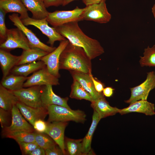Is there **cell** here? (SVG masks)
Returning <instances> with one entry per match:
<instances>
[{
	"label": "cell",
	"instance_id": "6da1fadb",
	"mask_svg": "<svg viewBox=\"0 0 155 155\" xmlns=\"http://www.w3.org/2000/svg\"><path fill=\"white\" fill-rule=\"evenodd\" d=\"M54 28L70 43L82 48L91 60L104 52V48L98 40L84 33L78 25V22H69Z\"/></svg>",
	"mask_w": 155,
	"mask_h": 155
},
{
	"label": "cell",
	"instance_id": "7a4b0ae2",
	"mask_svg": "<svg viewBox=\"0 0 155 155\" xmlns=\"http://www.w3.org/2000/svg\"><path fill=\"white\" fill-rule=\"evenodd\" d=\"M91 60L82 48L69 42L61 55L59 69L90 73Z\"/></svg>",
	"mask_w": 155,
	"mask_h": 155
},
{
	"label": "cell",
	"instance_id": "3957f363",
	"mask_svg": "<svg viewBox=\"0 0 155 155\" xmlns=\"http://www.w3.org/2000/svg\"><path fill=\"white\" fill-rule=\"evenodd\" d=\"M49 118L47 122H67L72 121L84 123L86 120V115L80 110H73L63 106L51 105L47 107Z\"/></svg>",
	"mask_w": 155,
	"mask_h": 155
},
{
	"label": "cell",
	"instance_id": "277c9868",
	"mask_svg": "<svg viewBox=\"0 0 155 155\" xmlns=\"http://www.w3.org/2000/svg\"><path fill=\"white\" fill-rule=\"evenodd\" d=\"M85 8L76 7L74 9L67 11H56L49 12L46 18L48 22L55 28L69 22L82 20V14Z\"/></svg>",
	"mask_w": 155,
	"mask_h": 155
},
{
	"label": "cell",
	"instance_id": "5b68a950",
	"mask_svg": "<svg viewBox=\"0 0 155 155\" xmlns=\"http://www.w3.org/2000/svg\"><path fill=\"white\" fill-rule=\"evenodd\" d=\"M82 20L106 24L110 21L111 15L108 11L105 2H102L86 6L82 14Z\"/></svg>",
	"mask_w": 155,
	"mask_h": 155
},
{
	"label": "cell",
	"instance_id": "8992f818",
	"mask_svg": "<svg viewBox=\"0 0 155 155\" xmlns=\"http://www.w3.org/2000/svg\"><path fill=\"white\" fill-rule=\"evenodd\" d=\"M42 86H33L12 91L19 101L25 105L35 108L41 107H44L41 99Z\"/></svg>",
	"mask_w": 155,
	"mask_h": 155
},
{
	"label": "cell",
	"instance_id": "52a82bcc",
	"mask_svg": "<svg viewBox=\"0 0 155 155\" xmlns=\"http://www.w3.org/2000/svg\"><path fill=\"white\" fill-rule=\"evenodd\" d=\"M21 20L25 26L32 25L38 29L48 38L47 43L49 44L51 46L53 47L55 41H61L66 39L60 34L54 28L49 26L46 18L36 19L28 17Z\"/></svg>",
	"mask_w": 155,
	"mask_h": 155
},
{
	"label": "cell",
	"instance_id": "ba28073f",
	"mask_svg": "<svg viewBox=\"0 0 155 155\" xmlns=\"http://www.w3.org/2000/svg\"><path fill=\"white\" fill-rule=\"evenodd\" d=\"M0 48L7 51L18 48L23 50L30 49L27 37L22 31L17 28L8 29L6 39L0 44Z\"/></svg>",
	"mask_w": 155,
	"mask_h": 155
},
{
	"label": "cell",
	"instance_id": "9c48e42d",
	"mask_svg": "<svg viewBox=\"0 0 155 155\" xmlns=\"http://www.w3.org/2000/svg\"><path fill=\"white\" fill-rule=\"evenodd\" d=\"M155 88V73L152 71L147 73L146 79L142 83L130 88V97L125 102L130 104L140 100H147L150 92Z\"/></svg>",
	"mask_w": 155,
	"mask_h": 155
},
{
	"label": "cell",
	"instance_id": "30bf717a",
	"mask_svg": "<svg viewBox=\"0 0 155 155\" xmlns=\"http://www.w3.org/2000/svg\"><path fill=\"white\" fill-rule=\"evenodd\" d=\"M9 18L13 25L21 30L26 36L30 48H38L49 53L56 49L55 47L48 46L41 42L31 30L23 24L18 13H14L9 15Z\"/></svg>",
	"mask_w": 155,
	"mask_h": 155
},
{
	"label": "cell",
	"instance_id": "8fae6325",
	"mask_svg": "<svg viewBox=\"0 0 155 155\" xmlns=\"http://www.w3.org/2000/svg\"><path fill=\"white\" fill-rule=\"evenodd\" d=\"M59 84V78L51 74L45 66L28 77L24 84L23 87L48 85L56 86Z\"/></svg>",
	"mask_w": 155,
	"mask_h": 155
},
{
	"label": "cell",
	"instance_id": "7c38bea8",
	"mask_svg": "<svg viewBox=\"0 0 155 155\" xmlns=\"http://www.w3.org/2000/svg\"><path fill=\"white\" fill-rule=\"evenodd\" d=\"M69 43V41L66 38L61 41L54 50L43 57L39 60L44 63L51 74L58 78L60 76L59 72L60 55Z\"/></svg>",
	"mask_w": 155,
	"mask_h": 155
},
{
	"label": "cell",
	"instance_id": "4fadbf2b",
	"mask_svg": "<svg viewBox=\"0 0 155 155\" xmlns=\"http://www.w3.org/2000/svg\"><path fill=\"white\" fill-rule=\"evenodd\" d=\"M47 128L44 133L49 135L61 148L64 155L66 154L65 146L64 132L67 122H47Z\"/></svg>",
	"mask_w": 155,
	"mask_h": 155
},
{
	"label": "cell",
	"instance_id": "5bb4252c",
	"mask_svg": "<svg viewBox=\"0 0 155 155\" xmlns=\"http://www.w3.org/2000/svg\"><path fill=\"white\" fill-rule=\"evenodd\" d=\"M11 113V123L10 125L3 128V131H23L31 132L35 131L33 127L24 117L16 104L13 106Z\"/></svg>",
	"mask_w": 155,
	"mask_h": 155
},
{
	"label": "cell",
	"instance_id": "9a60e30c",
	"mask_svg": "<svg viewBox=\"0 0 155 155\" xmlns=\"http://www.w3.org/2000/svg\"><path fill=\"white\" fill-rule=\"evenodd\" d=\"M16 105L23 116L33 126L36 121L39 119L44 120L48 115L47 107H33L19 101Z\"/></svg>",
	"mask_w": 155,
	"mask_h": 155
},
{
	"label": "cell",
	"instance_id": "2e32d148",
	"mask_svg": "<svg viewBox=\"0 0 155 155\" xmlns=\"http://www.w3.org/2000/svg\"><path fill=\"white\" fill-rule=\"evenodd\" d=\"M52 85H46L42 86L41 99L43 106L47 107L51 105H58L70 108L67 104L68 98H62L53 92Z\"/></svg>",
	"mask_w": 155,
	"mask_h": 155
},
{
	"label": "cell",
	"instance_id": "e0dca14e",
	"mask_svg": "<svg viewBox=\"0 0 155 155\" xmlns=\"http://www.w3.org/2000/svg\"><path fill=\"white\" fill-rule=\"evenodd\" d=\"M143 113L146 115L155 114L154 104L147 100H140L130 104L127 107L119 109V113L122 115L131 113Z\"/></svg>",
	"mask_w": 155,
	"mask_h": 155
},
{
	"label": "cell",
	"instance_id": "ac0fdd59",
	"mask_svg": "<svg viewBox=\"0 0 155 155\" xmlns=\"http://www.w3.org/2000/svg\"><path fill=\"white\" fill-rule=\"evenodd\" d=\"M73 80L78 81L84 89L92 96L93 100L104 95L102 92L99 93L96 90L90 73L75 71H70Z\"/></svg>",
	"mask_w": 155,
	"mask_h": 155
},
{
	"label": "cell",
	"instance_id": "d6986e66",
	"mask_svg": "<svg viewBox=\"0 0 155 155\" xmlns=\"http://www.w3.org/2000/svg\"><path fill=\"white\" fill-rule=\"evenodd\" d=\"M91 106L101 119L119 113V109L111 106L103 95L91 102Z\"/></svg>",
	"mask_w": 155,
	"mask_h": 155
},
{
	"label": "cell",
	"instance_id": "ffe728a7",
	"mask_svg": "<svg viewBox=\"0 0 155 155\" xmlns=\"http://www.w3.org/2000/svg\"><path fill=\"white\" fill-rule=\"evenodd\" d=\"M20 58V56L13 55L8 51L0 49V64L3 78L9 74L12 69L17 65Z\"/></svg>",
	"mask_w": 155,
	"mask_h": 155
},
{
	"label": "cell",
	"instance_id": "44dd1931",
	"mask_svg": "<svg viewBox=\"0 0 155 155\" xmlns=\"http://www.w3.org/2000/svg\"><path fill=\"white\" fill-rule=\"evenodd\" d=\"M0 8L6 13L11 12L19 13L21 20L29 17L28 10L21 0H0Z\"/></svg>",
	"mask_w": 155,
	"mask_h": 155
},
{
	"label": "cell",
	"instance_id": "7402d4cb",
	"mask_svg": "<svg viewBox=\"0 0 155 155\" xmlns=\"http://www.w3.org/2000/svg\"><path fill=\"white\" fill-rule=\"evenodd\" d=\"M28 10L32 15V18L36 19L46 18L49 13L42 0H21Z\"/></svg>",
	"mask_w": 155,
	"mask_h": 155
},
{
	"label": "cell",
	"instance_id": "603a6c76",
	"mask_svg": "<svg viewBox=\"0 0 155 155\" xmlns=\"http://www.w3.org/2000/svg\"><path fill=\"white\" fill-rule=\"evenodd\" d=\"M92 122L87 134L83 139L82 152V155L93 154L91 147L92 139L97 126L101 119L98 114L94 111Z\"/></svg>",
	"mask_w": 155,
	"mask_h": 155
},
{
	"label": "cell",
	"instance_id": "cb8c5ba5",
	"mask_svg": "<svg viewBox=\"0 0 155 155\" xmlns=\"http://www.w3.org/2000/svg\"><path fill=\"white\" fill-rule=\"evenodd\" d=\"M46 66L42 61L39 60L32 62L16 65L11 70V73L27 77L32 73Z\"/></svg>",
	"mask_w": 155,
	"mask_h": 155
},
{
	"label": "cell",
	"instance_id": "d4e9b609",
	"mask_svg": "<svg viewBox=\"0 0 155 155\" xmlns=\"http://www.w3.org/2000/svg\"><path fill=\"white\" fill-rule=\"evenodd\" d=\"M27 78V77L11 73L2 78L0 84L10 90L16 91L23 88L24 84Z\"/></svg>",
	"mask_w": 155,
	"mask_h": 155
},
{
	"label": "cell",
	"instance_id": "484cf974",
	"mask_svg": "<svg viewBox=\"0 0 155 155\" xmlns=\"http://www.w3.org/2000/svg\"><path fill=\"white\" fill-rule=\"evenodd\" d=\"M19 101L13 92L0 85V107L7 111H11L13 106Z\"/></svg>",
	"mask_w": 155,
	"mask_h": 155
},
{
	"label": "cell",
	"instance_id": "4316f807",
	"mask_svg": "<svg viewBox=\"0 0 155 155\" xmlns=\"http://www.w3.org/2000/svg\"><path fill=\"white\" fill-rule=\"evenodd\" d=\"M49 53L38 48L23 50L17 65L32 62L40 59Z\"/></svg>",
	"mask_w": 155,
	"mask_h": 155
},
{
	"label": "cell",
	"instance_id": "83f0119b",
	"mask_svg": "<svg viewBox=\"0 0 155 155\" xmlns=\"http://www.w3.org/2000/svg\"><path fill=\"white\" fill-rule=\"evenodd\" d=\"M3 134L6 137L14 140L17 142H35L34 132H31L23 131L3 130Z\"/></svg>",
	"mask_w": 155,
	"mask_h": 155
},
{
	"label": "cell",
	"instance_id": "f1b7e54d",
	"mask_svg": "<svg viewBox=\"0 0 155 155\" xmlns=\"http://www.w3.org/2000/svg\"><path fill=\"white\" fill-rule=\"evenodd\" d=\"M69 97L78 100L84 99L92 102L93 99L91 95L87 92L77 81L73 80L71 86Z\"/></svg>",
	"mask_w": 155,
	"mask_h": 155
},
{
	"label": "cell",
	"instance_id": "f546056e",
	"mask_svg": "<svg viewBox=\"0 0 155 155\" xmlns=\"http://www.w3.org/2000/svg\"><path fill=\"white\" fill-rule=\"evenodd\" d=\"M83 139H73L65 138V146L66 154L70 155H82V144Z\"/></svg>",
	"mask_w": 155,
	"mask_h": 155
},
{
	"label": "cell",
	"instance_id": "4dcf8cb0",
	"mask_svg": "<svg viewBox=\"0 0 155 155\" xmlns=\"http://www.w3.org/2000/svg\"><path fill=\"white\" fill-rule=\"evenodd\" d=\"M139 63L141 67H155V45L144 49L143 56L140 57Z\"/></svg>",
	"mask_w": 155,
	"mask_h": 155
},
{
	"label": "cell",
	"instance_id": "1f68e13d",
	"mask_svg": "<svg viewBox=\"0 0 155 155\" xmlns=\"http://www.w3.org/2000/svg\"><path fill=\"white\" fill-rule=\"evenodd\" d=\"M35 141L37 145L45 150L57 145L51 138L44 134L35 131Z\"/></svg>",
	"mask_w": 155,
	"mask_h": 155
},
{
	"label": "cell",
	"instance_id": "d6a6232c",
	"mask_svg": "<svg viewBox=\"0 0 155 155\" xmlns=\"http://www.w3.org/2000/svg\"><path fill=\"white\" fill-rule=\"evenodd\" d=\"M6 13L1 8H0V37L1 43L4 41L7 38L8 29L6 28L5 22Z\"/></svg>",
	"mask_w": 155,
	"mask_h": 155
},
{
	"label": "cell",
	"instance_id": "836d02e7",
	"mask_svg": "<svg viewBox=\"0 0 155 155\" xmlns=\"http://www.w3.org/2000/svg\"><path fill=\"white\" fill-rule=\"evenodd\" d=\"M23 154L29 155L34 150L39 146L35 142H17Z\"/></svg>",
	"mask_w": 155,
	"mask_h": 155
},
{
	"label": "cell",
	"instance_id": "e575fe53",
	"mask_svg": "<svg viewBox=\"0 0 155 155\" xmlns=\"http://www.w3.org/2000/svg\"><path fill=\"white\" fill-rule=\"evenodd\" d=\"M47 124L44 120L39 119L36 121L33 127L35 131L41 133H44L47 128Z\"/></svg>",
	"mask_w": 155,
	"mask_h": 155
},
{
	"label": "cell",
	"instance_id": "d590c367",
	"mask_svg": "<svg viewBox=\"0 0 155 155\" xmlns=\"http://www.w3.org/2000/svg\"><path fill=\"white\" fill-rule=\"evenodd\" d=\"M9 112L0 108V122L1 126L3 129L7 126L9 121Z\"/></svg>",
	"mask_w": 155,
	"mask_h": 155
},
{
	"label": "cell",
	"instance_id": "8d00e7d4",
	"mask_svg": "<svg viewBox=\"0 0 155 155\" xmlns=\"http://www.w3.org/2000/svg\"><path fill=\"white\" fill-rule=\"evenodd\" d=\"M56 145L45 150L46 155H62L64 154L59 146Z\"/></svg>",
	"mask_w": 155,
	"mask_h": 155
},
{
	"label": "cell",
	"instance_id": "74e56055",
	"mask_svg": "<svg viewBox=\"0 0 155 155\" xmlns=\"http://www.w3.org/2000/svg\"><path fill=\"white\" fill-rule=\"evenodd\" d=\"M90 75L96 90L98 92H102L104 88V84L95 78L92 75V73H90Z\"/></svg>",
	"mask_w": 155,
	"mask_h": 155
},
{
	"label": "cell",
	"instance_id": "f35d334b",
	"mask_svg": "<svg viewBox=\"0 0 155 155\" xmlns=\"http://www.w3.org/2000/svg\"><path fill=\"white\" fill-rule=\"evenodd\" d=\"M46 8L63 5V0H42Z\"/></svg>",
	"mask_w": 155,
	"mask_h": 155
},
{
	"label": "cell",
	"instance_id": "ab89813d",
	"mask_svg": "<svg viewBox=\"0 0 155 155\" xmlns=\"http://www.w3.org/2000/svg\"><path fill=\"white\" fill-rule=\"evenodd\" d=\"M114 89L111 87H108L104 88L103 89L102 93L104 96L110 97L111 96L113 93Z\"/></svg>",
	"mask_w": 155,
	"mask_h": 155
},
{
	"label": "cell",
	"instance_id": "60d3db41",
	"mask_svg": "<svg viewBox=\"0 0 155 155\" xmlns=\"http://www.w3.org/2000/svg\"><path fill=\"white\" fill-rule=\"evenodd\" d=\"M45 150L42 148L38 146L29 155H45Z\"/></svg>",
	"mask_w": 155,
	"mask_h": 155
},
{
	"label": "cell",
	"instance_id": "b9f144b4",
	"mask_svg": "<svg viewBox=\"0 0 155 155\" xmlns=\"http://www.w3.org/2000/svg\"><path fill=\"white\" fill-rule=\"evenodd\" d=\"M106 0H82L83 3L86 6L93 4L105 2Z\"/></svg>",
	"mask_w": 155,
	"mask_h": 155
},
{
	"label": "cell",
	"instance_id": "7bdbcfd3",
	"mask_svg": "<svg viewBox=\"0 0 155 155\" xmlns=\"http://www.w3.org/2000/svg\"><path fill=\"white\" fill-rule=\"evenodd\" d=\"M74 0H63L62 5L63 6H64L68 4L70 2H71L73 1Z\"/></svg>",
	"mask_w": 155,
	"mask_h": 155
},
{
	"label": "cell",
	"instance_id": "ee69618b",
	"mask_svg": "<svg viewBox=\"0 0 155 155\" xmlns=\"http://www.w3.org/2000/svg\"><path fill=\"white\" fill-rule=\"evenodd\" d=\"M152 11L154 18L155 19V4L153 5L152 7Z\"/></svg>",
	"mask_w": 155,
	"mask_h": 155
},
{
	"label": "cell",
	"instance_id": "f6af8a7d",
	"mask_svg": "<svg viewBox=\"0 0 155 155\" xmlns=\"http://www.w3.org/2000/svg\"></svg>",
	"mask_w": 155,
	"mask_h": 155
}]
</instances>
